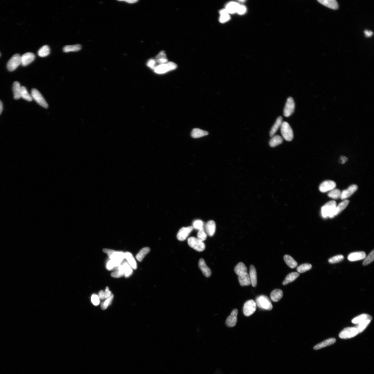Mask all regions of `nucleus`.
<instances>
[{
	"label": "nucleus",
	"instance_id": "33",
	"mask_svg": "<svg viewBox=\"0 0 374 374\" xmlns=\"http://www.w3.org/2000/svg\"><path fill=\"white\" fill-rule=\"evenodd\" d=\"M300 275L299 274L296 272H292L289 274L285 278L283 282V284L287 285L295 280Z\"/></svg>",
	"mask_w": 374,
	"mask_h": 374
},
{
	"label": "nucleus",
	"instance_id": "17",
	"mask_svg": "<svg viewBox=\"0 0 374 374\" xmlns=\"http://www.w3.org/2000/svg\"><path fill=\"white\" fill-rule=\"evenodd\" d=\"M205 230L207 235L210 237L213 236L216 230V224L215 222L212 220L208 221L205 224Z\"/></svg>",
	"mask_w": 374,
	"mask_h": 374
},
{
	"label": "nucleus",
	"instance_id": "57",
	"mask_svg": "<svg viewBox=\"0 0 374 374\" xmlns=\"http://www.w3.org/2000/svg\"><path fill=\"white\" fill-rule=\"evenodd\" d=\"M98 296L99 299H101V300L105 299V292L103 290L100 291L99 292Z\"/></svg>",
	"mask_w": 374,
	"mask_h": 374
},
{
	"label": "nucleus",
	"instance_id": "10",
	"mask_svg": "<svg viewBox=\"0 0 374 374\" xmlns=\"http://www.w3.org/2000/svg\"><path fill=\"white\" fill-rule=\"evenodd\" d=\"M31 96L32 99L37 102L39 104L45 108L48 107V104L42 94L36 89H33L31 91Z\"/></svg>",
	"mask_w": 374,
	"mask_h": 374
},
{
	"label": "nucleus",
	"instance_id": "21",
	"mask_svg": "<svg viewBox=\"0 0 374 374\" xmlns=\"http://www.w3.org/2000/svg\"><path fill=\"white\" fill-rule=\"evenodd\" d=\"M249 276L252 286L256 287L257 284V273L256 269L253 265L250 266Z\"/></svg>",
	"mask_w": 374,
	"mask_h": 374
},
{
	"label": "nucleus",
	"instance_id": "25",
	"mask_svg": "<svg viewBox=\"0 0 374 374\" xmlns=\"http://www.w3.org/2000/svg\"><path fill=\"white\" fill-rule=\"evenodd\" d=\"M283 296V293L280 289H275L272 292L270 295V299L273 302H277Z\"/></svg>",
	"mask_w": 374,
	"mask_h": 374
},
{
	"label": "nucleus",
	"instance_id": "37",
	"mask_svg": "<svg viewBox=\"0 0 374 374\" xmlns=\"http://www.w3.org/2000/svg\"><path fill=\"white\" fill-rule=\"evenodd\" d=\"M121 264L116 261L110 260L108 261L106 264V268L109 270H116L119 267Z\"/></svg>",
	"mask_w": 374,
	"mask_h": 374
},
{
	"label": "nucleus",
	"instance_id": "4",
	"mask_svg": "<svg viewBox=\"0 0 374 374\" xmlns=\"http://www.w3.org/2000/svg\"><path fill=\"white\" fill-rule=\"evenodd\" d=\"M282 135L286 141H291L293 139V133L290 125L287 122H283L281 127Z\"/></svg>",
	"mask_w": 374,
	"mask_h": 374
},
{
	"label": "nucleus",
	"instance_id": "28",
	"mask_svg": "<svg viewBox=\"0 0 374 374\" xmlns=\"http://www.w3.org/2000/svg\"><path fill=\"white\" fill-rule=\"evenodd\" d=\"M234 270L236 275L238 276L243 274L247 273V267L245 264L242 262H240L238 263V265L235 266Z\"/></svg>",
	"mask_w": 374,
	"mask_h": 374
},
{
	"label": "nucleus",
	"instance_id": "9",
	"mask_svg": "<svg viewBox=\"0 0 374 374\" xmlns=\"http://www.w3.org/2000/svg\"><path fill=\"white\" fill-rule=\"evenodd\" d=\"M21 64V56L16 54L14 55L9 60L7 63V68L10 72L15 70Z\"/></svg>",
	"mask_w": 374,
	"mask_h": 374
},
{
	"label": "nucleus",
	"instance_id": "32",
	"mask_svg": "<svg viewBox=\"0 0 374 374\" xmlns=\"http://www.w3.org/2000/svg\"><path fill=\"white\" fill-rule=\"evenodd\" d=\"M284 260L287 265L291 269H294L298 265L297 261L290 255H286L284 256Z\"/></svg>",
	"mask_w": 374,
	"mask_h": 374
},
{
	"label": "nucleus",
	"instance_id": "19",
	"mask_svg": "<svg viewBox=\"0 0 374 374\" xmlns=\"http://www.w3.org/2000/svg\"><path fill=\"white\" fill-rule=\"evenodd\" d=\"M199 267L201 270L203 274L206 277L209 278L211 275V271L210 269L206 265L205 261L202 258L199 261Z\"/></svg>",
	"mask_w": 374,
	"mask_h": 374
},
{
	"label": "nucleus",
	"instance_id": "62",
	"mask_svg": "<svg viewBox=\"0 0 374 374\" xmlns=\"http://www.w3.org/2000/svg\"><path fill=\"white\" fill-rule=\"evenodd\" d=\"M0 55H1V54H0Z\"/></svg>",
	"mask_w": 374,
	"mask_h": 374
},
{
	"label": "nucleus",
	"instance_id": "59",
	"mask_svg": "<svg viewBox=\"0 0 374 374\" xmlns=\"http://www.w3.org/2000/svg\"><path fill=\"white\" fill-rule=\"evenodd\" d=\"M120 1L124 2L129 3L133 4L138 2V1H136H136L135 0H129H129H128V1Z\"/></svg>",
	"mask_w": 374,
	"mask_h": 374
},
{
	"label": "nucleus",
	"instance_id": "12",
	"mask_svg": "<svg viewBox=\"0 0 374 374\" xmlns=\"http://www.w3.org/2000/svg\"><path fill=\"white\" fill-rule=\"evenodd\" d=\"M295 103L293 99L291 97L289 98L286 103L284 110V115L285 117H289L293 114L294 111Z\"/></svg>",
	"mask_w": 374,
	"mask_h": 374
},
{
	"label": "nucleus",
	"instance_id": "44",
	"mask_svg": "<svg viewBox=\"0 0 374 374\" xmlns=\"http://www.w3.org/2000/svg\"><path fill=\"white\" fill-rule=\"evenodd\" d=\"M312 265L311 264H303L298 267L297 270V271L299 273H303L311 270L312 268Z\"/></svg>",
	"mask_w": 374,
	"mask_h": 374
},
{
	"label": "nucleus",
	"instance_id": "43",
	"mask_svg": "<svg viewBox=\"0 0 374 374\" xmlns=\"http://www.w3.org/2000/svg\"><path fill=\"white\" fill-rule=\"evenodd\" d=\"M341 192L338 189H334L330 191L328 194V196L334 199H337L340 198Z\"/></svg>",
	"mask_w": 374,
	"mask_h": 374
},
{
	"label": "nucleus",
	"instance_id": "54",
	"mask_svg": "<svg viewBox=\"0 0 374 374\" xmlns=\"http://www.w3.org/2000/svg\"><path fill=\"white\" fill-rule=\"evenodd\" d=\"M246 12V8L244 6L239 5L237 13H238L239 14L242 15L244 14Z\"/></svg>",
	"mask_w": 374,
	"mask_h": 374
},
{
	"label": "nucleus",
	"instance_id": "31",
	"mask_svg": "<svg viewBox=\"0 0 374 374\" xmlns=\"http://www.w3.org/2000/svg\"><path fill=\"white\" fill-rule=\"evenodd\" d=\"M283 118L282 117L280 116L278 117L277 119L275 122L274 126L272 127V128L270 130V136L271 137H272L275 135L276 132H277L279 127H281L282 122Z\"/></svg>",
	"mask_w": 374,
	"mask_h": 374
},
{
	"label": "nucleus",
	"instance_id": "51",
	"mask_svg": "<svg viewBox=\"0 0 374 374\" xmlns=\"http://www.w3.org/2000/svg\"><path fill=\"white\" fill-rule=\"evenodd\" d=\"M113 297V295L112 294V295L108 298L105 302L102 303L101 305V307L102 310H104L107 309L109 306L111 304Z\"/></svg>",
	"mask_w": 374,
	"mask_h": 374
},
{
	"label": "nucleus",
	"instance_id": "6",
	"mask_svg": "<svg viewBox=\"0 0 374 374\" xmlns=\"http://www.w3.org/2000/svg\"><path fill=\"white\" fill-rule=\"evenodd\" d=\"M187 242L191 247L197 251L202 252L205 248V243L195 237H191L188 239Z\"/></svg>",
	"mask_w": 374,
	"mask_h": 374
},
{
	"label": "nucleus",
	"instance_id": "13",
	"mask_svg": "<svg viewBox=\"0 0 374 374\" xmlns=\"http://www.w3.org/2000/svg\"><path fill=\"white\" fill-rule=\"evenodd\" d=\"M335 182L331 180L323 182L319 187V190L321 192L325 193L334 189L336 187Z\"/></svg>",
	"mask_w": 374,
	"mask_h": 374
},
{
	"label": "nucleus",
	"instance_id": "49",
	"mask_svg": "<svg viewBox=\"0 0 374 374\" xmlns=\"http://www.w3.org/2000/svg\"><path fill=\"white\" fill-rule=\"evenodd\" d=\"M207 236V235L203 228V229L199 230L198 233L197 234V238L200 240V241L203 242L206 239Z\"/></svg>",
	"mask_w": 374,
	"mask_h": 374
},
{
	"label": "nucleus",
	"instance_id": "20",
	"mask_svg": "<svg viewBox=\"0 0 374 374\" xmlns=\"http://www.w3.org/2000/svg\"><path fill=\"white\" fill-rule=\"evenodd\" d=\"M317 1L321 4L333 10H337L339 8L338 3L335 0H318Z\"/></svg>",
	"mask_w": 374,
	"mask_h": 374
},
{
	"label": "nucleus",
	"instance_id": "39",
	"mask_svg": "<svg viewBox=\"0 0 374 374\" xmlns=\"http://www.w3.org/2000/svg\"><path fill=\"white\" fill-rule=\"evenodd\" d=\"M81 48V45L79 44L71 45H66V46L64 47L63 51L65 53H69L71 52H76L80 50Z\"/></svg>",
	"mask_w": 374,
	"mask_h": 374
},
{
	"label": "nucleus",
	"instance_id": "42",
	"mask_svg": "<svg viewBox=\"0 0 374 374\" xmlns=\"http://www.w3.org/2000/svg\"><path fill=\"white\" fill-rule=\"evenodd\" d=\"M371 320H367L364 321L361 323L357 324L356 326L355 327L357 328L358 331L359 333H361L369 325L371 321Z\"/></svg>",
	"mask_w": 374,
	"mask_h": 374
},
{
	"label": "nucleus",
	"instance_id": "11",
	"mask_svg": "<svg viewBox=\"0 0 374 374\" xmlns=\"http://www.w3.org/2000/svg\"><path fill=\"white\" fill-rule=\"evenodd\" d=\"M193 229V227L191 226L182 228L179 230L178 233L177 235V239L179 241H185L188 238V237L189 236Z\"/></svg>",
	"mask_w": 374,
	"mask_h": 374
},
{
	"label": "nucleus",
	"instance_id": "26",
	"mask_svg": "<svg viewBox=\"0 0 374 374\" xmlns=\"http://www.w3.org/2000/svg\"><path fill=\"white\" fill-rule=\"evenodd\" d=\"M372 316L367 314H362L358 316L357 317L353 319L352 323L355 324H358L364 321L367 320L372 321Z\"/></svg>",
	"mask_w": 374,
	"mask_h": 374
},
{
	"label": "nucleus",
	"instance_id": "56",
	"mask_svg": "<svg viewBox=\"0 0 374 374\" xmlns=\"http://www.w3.org/2000/svg\"><path fill=\"white\" fill-rule=\"evenodd\" d=\"M112 295L111 292L109 290L108 287L106 288L105 292V299H107Z\"/></svg>",
	"mask_w": 374,
	"mask_h": 374
},
{
	"label": "nucleus",
	"instance_id": "34",
	"mask_svg": "<svg viewBox=\"0 0 374 374\" xmlns=\"http://www.w3.org/2000/svg\"><path fill=\"white\" fill-rule=\"evenodd\" d=\"M283 141L282 137L279 135L274 136L270 141L269 144L270 147H274L281 144Z\"/></svg>",
	"mask_w": 374,
	"mask_h": 374
},
{
	"label": "nucleus",
	"instance_id": "3",
	"mask_svg": "<svg viewBox=\"0 0 374 374\" xmlns=\"http://www.w3.org/2000/svg\"><path fill=\"white\" fill-rule=\"evenodd\" d=\"M103 252L108 255L110 260L121 263L125 258V253L122 252L115 251L109 249H104Z\"/></svg>",
	"mask_w": 374,
	"mask_h": 374
},
{
	"label": "nucleus",
	"instance_id": "41",
	"mask_svg": "<svg viewBox=\"0 0 374 374\" xmlns=\"http://www.w3.org/2000/svg\"><path fill=\"white\" fill-rule=\"evenodd\" d=\"M50 49L49 47L47 45H44L39 50L38 52V55L41 57H47L50 54Z\"/></svg>",
	"mask_w": 374,
	"mask_h": 374
},
{
	"label": "nucleus",
	"instance_id": "16",
	"mask_svg": "<svg viewBox=\"0 0 374 374\" xmlns=\"http://www.w3.org/2000/svg\"><path fill=\"white\" fill-rule=\"evenodd\" d=\"M358 188L357 185L355 184L351 185L347 189L341 192L340 199L342 200H345L351 196L356 191Z\"/></svg>",
	"mask_w": 374,
	"mask_h": 374
},
{
	"label": "nucleus",
	"instance_id": "8",
	"mask_svg": "<svg viewBox=\"0 0 374 374\" xmlns=\"http://www.w3.org/2000/svg\"><path fill=\"white\" fill-rule=\"evenodd\" d=\"M257 305L253 300H249L244 304L243 309L244 315L247 317L253 314L256 311Z\"/></svg>",
	"mask_w": 374,
	"mask_h": 374
},
{
	"label": "nucleus",
	"instance_id": "7",
	"mask_svg": "<svg viewBox=\"0 0 374 374\" xmlns=\"http://www.w3.org/2000/svg\"><path fill=\"white\" fill-rule=\"evenodd\" d=\"M359 334L355 327H348L344 328L339 334V337L342 339H348L356 336Z\"/></svg>",
	"mask_w": 374,
	"mask_h": 374
},
{
	"label": "nucleus",
	"instance_id": "5",
	"mask_svg": "<svg viewBox=\"0 0 374 374\" xmlns=\"http://www.w3.org/2000/svg\"><path fill=\"white\" fill-rule=\"evenodd\" d=\"M177 66L174 63L170 62L165 64L159 65L156 66L154 69L155 72L157 74H163L176 69Z\"/></svg>",
	"mask_w": 374,
	"mask_h": 374
},
{
	"label": "nucleus",
	"instance_id": "22",
	"mask_svg": "<svg viewBox=\"0 0 374 374\" xmlns=\"http://www.w3.org/2000/svg\"><path fill=\"white\" fill-rule=\"evenodd\" d=\"M336 339L334 338L327 339L315 345L314 349L315 350H318V349L334 344L336 342Z\"/></svg>",
	"mask_w": 374,
	"mask_h": 374
},
{
	"label": "nucleus",
	"instance_id": "35",
	"mask_svg": "<svg viewBox=\"0 0 374 374\" xmlns=\"http://www.w3.org/2000/svg\"><path fill=\"white\" fill-rule=\"evenodd\" d=\"M239 6L238 3L230 2L226 6V10L228 13L233 14L237 12Z\"/></svg>",
	"mask_w": 374,
	"mask_h": 374
},
{
	"label": "nucleus",
	"instance_id": "23",
	"mask_svg": "<svg viewBox=\"0 0 374 374\" xmlns=\"http://www.w3.org/2000/svg\"><path fill=\"white\" fill-rule=\"evenodd\" d=\"M238 280L242 286H248L251 284L250 278L247 273L238 276Z\"/></svg>",
	"mask_w": 374,
	"mask_h": 374
},
{
	"label": "nucleus",
	"instance_id": "2",
	"mask_svg": "<svg viewBox=\"0 0 374 374\" xmlns=\"http://www.w3.org/2000/svg\"><path fill=\"white\" fill-rule=\"evenodd\" d=\"M255 302L257 306L261 309L270 311L273 308L271 302L269 298L266 296L261 295L257 297Z\"/></svg>",
	"mask_w": 374,
	"mask_h": 374
},
{
	"label": "nucleus",
	"instance_id": "38",
	"mask_svg": "<svg viewBox=\"0 0 374 374\" xmlns=\"http://www.w3.org/2000/svg\"><path fill=\"white\" fill-rule=\"evenodd\" d=\"M349 201L346 200L340 203L338 206H336L335 209V216L339 215L349 205Z\"/></svg>",
	"mask_w": 374,
	"mask_h": 374
},
{
	"label": "nucleus",
	"instance_id": "47",
	"mask_svg": "<svg viewBox=\"0 0 374 374\" xmlns=\"http://www.w3.org/2000/svg\"><path fill=\"white\" fill-rule=\"evenodd\" d=\"M124 275L123 270L120 266L118 269L111 273V275L113 278H118L121 277Z\"/></svg>",
	"mask_w": 374,
	"mask_h": 374
},
{
	"label": "nucleus",
	"instance_id": "14",
	"mask_svg": "<svg viewBox=\"0 0 374 374\" xmlns=\"http://www.w3.org/2000/svg\"><path fill=\"white\" fill-rule=\"evenodd\" d=\"M238 311L237 309L233 310L231 315L228 317L226 321V323L228 327H232L235 326L238 321Z\"/></svg>",
	"mask_w": 374,
	"mask_h": 374
},
{
	"label": "nucleus",
	"instance_id": "27",
	"mask_svg": "<svg viewBox=\"0 0 374 374\" xmlns=\"http://www.w3.org/2000/svg\"><path fill=\"white\" fill-rule=\"evenodd\" d=\"M21 87L19 82L15 81L14 82L13 86V90L15 99H19L21 98Z\"/></svg>",
	"mask_w": 374,
	"mask_h": 374
},
{
	"label": "nucleus",
	"instance_id": "50",
	"mask_svg": "<svg viewBox=\"0 0 374 374\" xmlns=\"http://www.w3.org/2000/svg\"><path fill=\"white\" fill-rule=\"evenodd\" d=\"M192 224L193 229L199 230L203 229V223L201 220H194Z\"/></svg>",
	"mask_w": 374,
	"mask_h": 374
},
{
	"label": "nucleus",
	"instance_id": "29",
	"mask_svg": "<svg viewBox=\"0 0 374 374\" xmlns=\"http://www.w3.org/2000/svg\"><path fill=\"white\" fill-rule=\"evenodd\" d=\"M125 258L127 260V263L134 269H136L137 267L136 261L132 254L129 252L125 253Z\"/></svg>",
	"mask_w": 374,
	"mask_h": 374
},
{
	"label": "nucleus",
	"instance_id": "15",
	"mask_svg": "<svg viewBox=\"0 0 374 374\" xmlns=\"http://www.w3.org/2000/svg\"><path fill=\"white\" fill-rule=\"evenodd\" d=\"M35 59V55L31 53H27L21 56V64L26 66L32 63Z\"/></svg>",
	"mask_w": 374,
	"mask_h": 374
},
{
	"label": "nucleus",
	"instance_id": "48",
	"mask_svg": "<svg viewBox=\"0 0 374 374\" xmlns=\"http://www.w3.org/2000/svg\"><path fill=\"white\" fill-rule=\"evenodd\" d=\"M344 259V257L342 255H336L331 258L328 260V262L331 264H334L339 263Z\"/></svg>",
	"mask_w": 374,
	"mask_h": 374
},
{
	"label": "nucleus",
	"instance_id": "52",
	"mask_svg": "<svg viewBox=\"0 0 374 374\" xmlns=\"http://www.w3.org/2000/svg\"><path fill=\"white\" fill-rule=\"evenodd\" d=\"M91 301L93 305L98 306L100 303V300L99 296L96 294H93L91 297Z\"/></svg>",
	"mask_w": 374,
	"mask_h": 374
},
{
	"label": "nucleus",
	"instance_id": "46",
	"mask_svg": "<svg viewBox=\"0 0 374 374\" xmlns=\"http://www.w3.org/2000/svg\"><path fill=\"white\" fill-rule=\"evenodd\" d=\"M363 263L364 266H366L372 262L374 260V251L373 250L365 258Z\"/></svg>",
	"mask_w": 374,
	"mask_h": 374
},
{
	"label": "nucleus",
	"instance_id": "58",
	"mask_svg": "<svg viewBox=\"0 0 374 374\" xmlns=\"http://www.w3.org/2000/svg\"><path fill=\"white\" fill-rule=\"evenodd\" d=\"M365 35L366 37H370L372 36L373 34V33L372 31H368V30H366L364 32Z\"/></svg>",
	"mask_w": 374,
	"mask_h": 374
},
{
	"label": "nucleus",
	"instance_id": "61",
	"mask_svg": "<svg viewBox=\"0 0 374 374\" xmlns=\"http://www.w3.org/2000/svg\"><path fill=\"white\" fill-rule=\"evenodd\" d=\"M3 110V105L2 102L0 101V115L2 113Z\"/></svg>",
	"mask_w": 374,
	"mask_h": 374
},
{
	"label": "nucleus",
	"instance_id": "24",
	"mask_svg": "<svg viewBox=\"0 0 374 374\" xmlns=\"http://www.w3.org/2000/svg\"><path fill=\"white\" fill-rule=\"evenodd\" d=\"M121 266L124 272V275L126 277H129L133 273L132 267L130 266L127 262L126 261H123L121 263Z\"/></svg>",
	"mask_w": 374,
	"mask_h": 374
},
{
	"label": "nucleus",
	"instance_id": "40",
	"mask_svg": "<svg viewBox=\"0 0 374 374\" xmlns=\"http://www.w3.org/2000/svg\"><path fill=\"white\" fill-rule=\"evenodd\" d=\"M21 98L29 102L32 101L33 99L31 95H30L26 88L24 86L21 87Z\"/></svg>",
	"mask_w": 374,
	"mask_h": 374
},
{
	"label": "nucleus",
	"instance_id": "55",
	"mask_svg": "<svg viewBox=\"0 0 374 374\" xmlns=\"http://www.w3.org/2000/svg\"><path fill=\"white\" fill-rule=\"evenodd\" d=\"M156 60L166 58V55L165 54V52H164V51H161L156 56Z\"/></svg>",
	"mask_w": 374,
	"mask_h": 374
},
{
	"label": "nucleus",
	"instance_id": "30",
	"mask_svg": "<svg viewBox=\"0 0 374 374\" xmlns=\"http://www.w3.org/2000/svg\"><path fill=\"white\" fill-rule=\"evenodd\" d=\"M208 132L198 128L194 129L191 132V136L194 138H198L208 135Z\"/></svg>",
	"mask_w": 374,
	"mask_h": 374
},
{
	"label": "nucleus",
	"instance_id": "45",
	"mask_svg": "<svg viewBox=\"0 0 374 374\" xmlns=\"http://www.w3.org/2000/svg\"><path fill=\"white\" fill-rule=\"evenodd\" d=\"M221 16L220 18V22L222 23L227 22L229 20L230 17L229 13L226 9H224L220 11Z\"/></svg>",
	"mask_w": 374,
	"mask_h": 374
},
{
	"label": "nucleus",
	"instance_id": "60",
	"mask_svg": "<svg viewBox=\"0 0 374 374\" xmlns=\"http://www.w3.org/2000/svg\"><path fill=\"white\" fill-rule=\"evenodd\" d=\"M340 159L341 160V163L342 164L345 163L348 160L347 158L345 156H341L340 158Z\"/></svg>",
	"mask_w": 374,
	"mask_h": 374
},
{
	"label": "nucleus",
	"instance_id": "53",
	"mask_svg": "<svg viewBox=\"0 0 374 374\" xmlns=\"http://www.w3.org/2000/svg\"><path fill=\"white\" fill-rule=\"evenodd\" d=\"M156 61L153 59H150L148 62L147 65L152 69H154L156 67Z\"/></svg>",
	"mask_w": 374,
	"mask_h": 374
},
{
	"label": "nucleus",
	"instance_id": "1",
	"mask_svg": "<svg viewBox=\"0 0 374 374\" xmlns=\"http://www.w3.org/2000/svg\"><path fill=\"white\" fill-rule=\"evenodd\" d=\"M336 203L335 201H331L325 204L321 209L322 217L324 218L329 217L330 218L335 217Z\"/></svg>",
	"mask_w": 374,
	"mask_h": 374
},
{
	"label": "nucleus",
	"instance_id": "18",
	"mask_svg": "<svg viewBox=\"0 0 374 374\" xmlns=\"http://www.w3.org/2000/svg\"><path fill=\"white\" fill-rule=\"evenodd\" d=\"M366 256V254L364 252H355L349 254L348 258L349 261H354L363 260Z\"/></svg>",
	"mask_w": 374,
	"mask_h": 374
},
{
	"label": "nucleus",
	"instance_id": "36",
	"mask_svg": "<svg viewBox=\"0 0 374 374\" xmlns=\"http://www.w3.org/2000/svg\"><path fill=\"white\" fill-rule=\"evenodd\" d=\"M150 251V248L149 247H145L143 248L137 254L136 259L141 262L144 259L146 255H147Z\"/></svg>",
	"mask_w": 374,
	"mask_h": 374
}]
</instances>
